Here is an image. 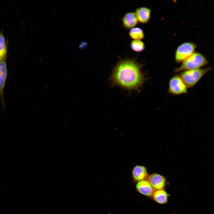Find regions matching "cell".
Masks as SVG:
<instances>
[{"label": "cell", "mask_w": 214, "mask_h": 214, "mask_svg": "<svg viewBox=\"0 0 214 214\" xmlns=\"http://www.w3.org/2000/svg\"><path fill=\"white\" fill-rule=\"evenodd\" d=\"M206 57L202 54L194 52L190 56L182 62L181 65L176 68V73L185 70L201 68L208 63Z\"/></svg>", "instance_id": "cell-2"}, {"label": "cell", "mask_w": 214, "mask_h": 214, "mask_svg": "<svg viewBox=\"0 0 214 214\" xmlns=\"http://www.w3.org/2000/svg\"><path fill=\"white\" fill-rule=\"evenodd\" d=\"M188 87L180 75H176L170 80L169 92L174 95L185 94L187 92Z\"/></svg>", "instance_id": "cell-5"}, {"label": "cell", "mask_w": 214, "mask_h": 214, "mask_svg": "<svg viewBox=\"0 0 214 214\" xmlns=\"http://www.w3.org/2000/svg\"><path fill=\"white\" fill-rule=\"evenodd\" d=\"M147 180L155 190L163 189L166 185L165 178L157 173H153L149 175Z\"/></svg>", "instance_id": "cell-7"}, {"label": "cell", "mask_w": 214, "mask_h": 214, "mask_svg": "<svg viewBox=\"0 0 214 214\" xmlns=\"http://www.w3.org/2000/svg\"><path fill=\"white\" fill-rule=\"evenodd\" d=\"M7 59L0 61V97L3 107L5 105L4 91L7 77Z\"/></svg>", "instance_id": "cell-6"}, {"label": "cell", "mask_w": 214, "mask_h": 214, "mask_svg": "<svg viewBox=\"0 0 214 214\" xmlns=\"http://www.w3.org/2000/svg\"><path fill=\"white\" fill-rule=\"evenodd\" d=\"M212 69L211 67L188 70L183 71L180 76L188 88L194 86L202 78Z\"/></svg>", "instance_id": "cell-3"}, {"label": "cell", "mask_w": 214, "mask_h": 214, "mask_svg": "<svg viewBox=\"0 0 214 214\" xmlns=\"http://www.w3.org/2000/svg\"><path fill=\"white\" fill-rule=\"evenodd\" d=\"M88 45V43L85 41L81 42L79 45V47L81 49H84Z\"/></svg>", "instance_id": "cell-16"}, {"label": "cell", "mask_w": 214, "mask_h": 214, "mask_svg": "<svg viewBox=\"0 0 214 214\" xmlns=\"http://www.w3.org/2000/svg\"><path fill=\"white\" fill-rule=\"evenodd\" d=\"M148 176L147 169L143 166L136 165L132 169V176L135 182L147 180Z\"/></svg>", "instance_id": "cell-8"}, {"label": "cell", "mask_w": 214, "mask_h": 214, "mask_svg": "<svg viewBox=\"0 0 214 214\" xmlns=\"http://www.w3.org/2000/svg\"><path fill=\"white\" fill-rule=\"evenodd\" d=\"M7 43L2 30L0 32V61L7 59Z\"/></svg>", "instance_id": "cell-13"}, {"label": "cell", "mask_w": 214, "mask_h": 214, "mask_svg": "<svg viewBox=\"0 0 214 214\" xmlns=\"http://www.w3.org/2000/svg\"><path fill=\"white\" fill-rule=\"evenodd\" d=\"M136 187L139 193L148 197L152 196L154 191V190L147 180L137 182Z\"/></svg>", "instance_id": "cell-11"}, {"label": "cell", "mask_w": 214, "mask_h": 214, "mask_svg": "<svg viewBox=\"0 0 214 214\" xmlns=\"http://www.w3.org/2000/svg\"><path fill=\"white\" fill-rule=\"evenodd\" d=\"M128 34L133 40H141L143 39L144 37L143 30L139 27H134L130 29Z\"/></svg>", "instance_id": "cell-14"}, {"label": "cell", "mask_w": 214, "mask_h": 214, "mask_svg": "<svg viewBox=\"0 0 214 214\" xmlns=\"http://www.w3.org/2000/svg\"><path fill=\"white\" fill-rule=\"evenodd\" d=\"M122 22L123 27L127 29L135 27L139 22L134 12L126 13L122 18Z\"/></svg>", "instance_id": "cell-10"}, {"label": "cell", "mask_w": 214, "mask_h": 214, "mask_svg": "<svg viewBox=\"0 0 214 214\" xmlns=\"http://www.w3.org/2000/svg\"><path fill=\"white\" fill-rule=\"evenodd\" d=\"M196 47V45L191 42L181 44L177 48L175 52V61L177 63L182 62L195 52Z\"/></svg>", "instance_id": "cell-4"}, {"label": "cell", "mask_w": 214, "mask_h": 214, "mask_svg": "<svg viewBox=\"0 0 214 214\" xmlns=\"http://www.w3.org/2000/svg\"><path fill=\"white\" fill-rule=\"evenodd\" d=\"M151 9L146 7H140L136 9L135 12L138 22L142 24L147 23L150 21Z\"/></svg>", "instance_id": "cell-9"}, {"label": "cell", "mask_w": 214, "mask_h": 214, "mask_svg": "<svg viewBox=\"0 0 214 214\" xmlns=\"http://www.w3.org/2000/svg\"><path fill=\"white\" fill-rule=\"evenodd\" d=\"M131 49L136 52H143L145 48V45L141 40H133L130 43Z\"/></svg>", "instance_id": "cell-15"}, {"label": "cell", "mask_w": 214, "mask_h": 214, "mask_svg": "<svg viewBox=\"0 0 214 214\" xmlns=\"http://www.w3.org/2000/svg\"><path fill=\"white\" fill-rule=\"evenodd\" d=\"M142 64L134 58L119 59L114 68L111 76L112 83L124 89L138 90L145 80Z\"/></svg>", "instance_id": "cell-1"}, {"label": "cell", "mask_w": 214, "mask_h": 214, "mask_svg": "<svg viewBox=\"0 0 214 214\" xmlns=\"http://www.w3.org/2000/svg\"><path fill=\"white\" fill-rule=\"evenodd\" d=\"M152 196L155 202L159 204H164L167 202L169 194L163 189L154 191Z\"/></svg>", "instance_id": "cell-12"}]
</instances>
